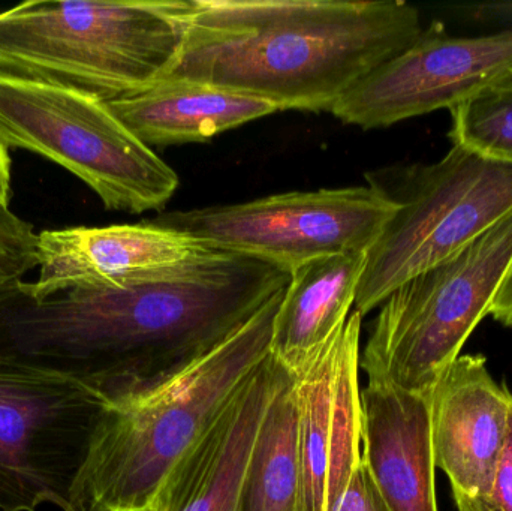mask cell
<instances>
[{
  "label": "cell",
  "instance_id": "1",
  "mask_svg": "<svg viewBox=\"0 0 512 511\" xmlns=\"http://www.w3.org/2000/svg\"><path fill=\"white\" fill-rule=\"evenodd\" d=\"M291 276L218 251L122 287L0 290V369L74 381L113 407L143 401L188 374Z\"/></svg>",
  "mask_w": 512,
  "mask_h": 511
},
{
  "label": "cell",
  "instance_id": "2",
  "mask_svg": "<svg viewBox=\"0 0 512 511\" xmlns=\"http://www.w3.org/2000/svg\"><path fill=\"white\" fill-rule=\"evenodd\" d=\"M423 30L418 9L399 0H195L170 77L255 96L277 110L331 111Z\"/></svg>",
  "mask_w": 512,
  "mask_h": 511
},
{
  "label": "cell",
  "instance_id": "3",
  "mask_svg": "<svg viewBox=\"0 0 512 511\" xmlns=\"http://www.w3.org/2000/svg\"><path fill=\"white\" fill-rule=\"evenodd\" d=\"M195 0H41L0 12V71L125 98L170 77Z\"/></svg>",
  "mask_w": 512,
  "mask_h": 511
},
{
  "label": "cell",
  "instance_id": "4",
  "mask_svg": "<svg viewBox=\"0 0 512 511\" xmlns=\"http://www.w3.org/2000/svg\"><path fill=\"white\" fill-rule=\"evenodd\" d=\"M283 293L161 392L107 408L81 479L78 511L152 509L170 471L267 359Z\"/></svg>",
  "mask_w": 512,
  "mask_h": 511
},
{
  "label": "cell",
  "instance_id": "5",
  "mask_svg": "<svg viewBox=\"0 0 512 511\" xmlns=\"http://www.w3.org/2000/svg\"><path fill=\"white\" fill-rule=\"evenodd\" d=\"M512 261V213L379 306L360 368L369 383L429 396L490 314Z\"/></svg>",
  "mask_w": 512,
  "mask_h": 511
},
{
  "label": "cell",
  "instance_id": "6",
  "mask_svg": "<svg viewBox=\"0 0 512 511\" xmlns=\"http://www.w3.org/2000/svg\"><path fill=\"white\" fill-rule=\"evenodd\" d=\"M0 141L38 153L83 180L108 210H159L180 179L104 99L0 71Z\"/></svg>",
  "mask_w": 512,
  "mask_h": 511
},
{
  "label": "cell",
  "instance_id": "7",
  "mask_svg": "<svg viewBox=\"0 0 512 511\" xmlns=\"http://www.w3.org/2000/svg\"><path fill=\"white\" fill-rule=\"evenodd\" d=\"M373 185L397 210L367 254L355 300L361 317L512 213V165L454 144L441 161L406 171L396 186Z\"/></svg>",
  "mask_w": 512,
  "mask_h": 511
},
{
  "label": "cell",
  "instance_id": "8",
  "mask_svg": "<svg viewBox=\"0 0 512 511\" xmlns=\"http://www.w3.org/2000/svg\"><path fill=\"white\" fill-rule=\"evenodd\" d=\"M396 210V201L369 183L176 210L147 222L188 234L218 251L254 258L291 276L318 258L369 252Z\"/></svg>",
  "mask_w": 512,
  "mask_h": 511
},
{
  "label": "cell",
  "instance_id": "9",
  "mask_svg": "<svg viewBox=\"0 0 512 511\" xmlns=\"http://www.w3.org/2000/svg\"><path fill=\"white\" fill-rule=\"evenodd\" d=\"M110 404L51 375L0 369V511L53 504L78 511V491Z\"/></svg>",
  "mask_w": 512,
  "mask_h": 511
},
{
  "label": "cell",
  "instance_id": "10",
  "mask_svg": "<svg viewBox=\"0 0 512 511\" xmlns=\"http://www.w3.org/2000/svg\"><path fill=\"white\" fill-rule=\"evenodd\" d=\"M510 68L512 29L450 36L436 24L355 83L330 113L346 125L388 128L433 111L453 110Z\"/></svg>",
  "mask_w": 512,
  "mask_h": 511
},
{
  "label": "cell",
  "instance_id": "11",
  "mask_svg": "<svg viewBox=\"0 0 512 511\" xmlns=\"http://www.w3.org/2000/svg\"><path fill=\"white\" fill-rule=\"evenodd\" d=\"M361 323L352 311L327 350L297 378L301 511H334L363 465Z\"/></svg>",
  "mask_w": 512,
  "mask_h": 511
},
{
  "label": "cell",
  "instance_id": "12",
  "mask_svg": "<svg viewBox=\"0 0 512 511\" xmlns=\"http://www.w3.org/2000/svg\"><path fill=\"white\" fill-rule=\"evenodd\" d=\"M218 252L188 234L141 224L71 227L38 234L39 278L33 294L72 285L122 287Z\"/></svg>",
  "mask_w": 512,
  "mask_h": 511
},
{
  "label": "cell",
  "instance_id": "13",
  "mask_svg": "<svg viewBox=\"0 0 512 511\" xmlns=\"http://www.w3.org/2000/svg\"><path fill=\"white\" fill-rule=\"evenodd\" d=\"M512 395L499 386L483 356H459L429 395L436 468L453 495L475 504L492 492L508 431Z\"/></svg>",
  "mask_w": 512,
  "mask_h": 511
},
{
  "label": "cell",
  "instance_id": "14",
  "mask_svg": "<svg viewBox=\"0 0 512 511\" xmlns=\"http://www.w3.org/2000/svg\"><path fill=\"white\" fill-rule=\"evenodd\" d=\"M283 374L268 354L170 471L150 511H240L249 456Z\"/></svg>",
  "mask_w": 512,
  "mask_h": 511
},
{
  "label": "cell",
  "instance_id": "15",
  "mask_svg": "<svg viewBox=\"0 0 512 511\" xmlns=\"http://www.w3.org/2000/svg\"><path fill=\"white\" fill-rule=\"evenodd\" d=\"M363 464L388 511H438L429 396L361 389Z\"/></svg>",
  "mask_w": 512,
  "mask_h": 511
},
{
  "label": "cell",
  "instance_id": "16",
  "mask_svg": "<svg viewBox=\"0 0 512 511\" xmlns=\"http://www.w3.org/2000/svg\"><path fill=\"white\" fill-rule=\"evenodd\" d=\"M367 254L328 255L291 273L274 318L270 353L295 378L309 371L348 321Z\"/></svg>",
  "mask_w": 512,
  "mask_h": 511
},
{
  "label": "cell",
  "instance_id": "17",
  "mask_svg": "<svg viewBox=\"0 0 512 511\" xmlns=\"http://www.w3.org/2000/svg\"><path fill=\"white\" fill-rule=\"evenodd\" d=\"M108 105L149 147L204 143L279 111L255 96L173 77L135 95L108 101Z\"/></svg>",
  "mask_w": 512,
  "mask_h": 511
},
{
  "label": "cell",
  "instance_id": "18",
  "mask_svg": "<svg viewBox=\"0 0 512 511\" xmlns=\"http://www.w3.org/2000/svg\"><path fill=\"white\" fill-rule=\"evenodd\" d=\"M240 511H301L297 378L286 369L256 434Z\"/></svg>",
  "mask_w": 512,
  "mask_h": 511
},
{
  "label": "cell",
  "instance_id": "19",
  "mask_svg": "<svg viewBox=\"0 0 512 511\" xmlns=\"http://www.w3.org/2000/svg\"><path fill=\"white\" fill-rule=\"evenodd\" d=\"M450 111L454 146L512 165V68Z\"/></svg>",
  "mask_w": 512,
  "mask_h": 511
},
{
  "label": "cell",
  "instance_id": "20",
  "mask_svg": "<svg viewBox=\"0 0 512 511\" xmlns=\"http://www.w3.org/2000/svg\"><path fill=\"white\" fill-rule=\"evenodd\" d=\"M39 267L38 234L9 206H0V290Z\"/></svg>",
  "mask_w": 512,
  "mask_h": 511
},
{
  "label": "cell",
  "instance_id": "21",
  "mask_svg": "<svg viewBox=\"0 0 512 511\" xmlns=\"http://www.w3.org/2000/svg\"><path fill=\"white\" fill-rule=\"evenodd\" d=\"M475 507L478 511H512V398L507 437L496 465L492 492L484 503Z\"/></svg>",
  "mask_w": 512,
  "mask_h": 511
},
{
  "label": "cell",
  "instance_id": "22",
  "mask_svg": "<svg viewBox=\"0 0 512 511\" xmlns=\"http://www.w3.org/2000/svg\"><path fill=\"white\" fill-rule=\"evenodd\" d=\"M370 482L364 464L354 474L334 511H369Z\"/></svg>",
  "mask_w": 512,
  "mask_h": 511
},
{
  "label": "cell",
  "instance_id": "23",
  "mask_svg": "<svg viewBox=\"0 0 512 511\" xmlns=\"http://www.w3.org/2000/svg\"><path fill=\"white\" fill-rule=\"evenodd\" d=\"M496 321L504 324V326L512 327V261L495 300H493L490 314Z\"/></svg>",
  "mask_w": 512,
  "mask_h": 511
},
{
  "label": "cell",
  "instance_id": "24",
  "mask_svg": "<svg viewBox=\"0 0 512 511\" xmlns=\"http://www.w3.org/2000/svg\"><path fill=\"white\" fill-rule=\"evenodd\" d=\"M11 197V156L9 147L0 141V206H9Z\"/></svg>",
  "mask_w": 512,
  "mask_h": 511
},
{
  "label": "cell",
  "instance_id": "25",
  "mask_svg": "<svg viewBox=\"0 0 512 511\" xmlns=\"http://www.w3.org/2000/svg\"><path fill=\"white\" fill-rule=\"evenodd\" d=\"M370 498H369V511H388L387 506H385L384 501L379 497L378 492H376L375 486H373L372 480H370Z\"/></svg>",
  "mask_w": 512,
  "mask_h": 511
},
{
  "label": "cell",
  "instance_id": "26",
  "mask_svg": "<svg viewBox=\"0 0 512 511\" xmlns=\"http://www.w3.org/2000/svg\"><path fill=\"white\" fill-rule=\"evenodd\" d=\"M454 501H456L457 509L459 511H478L477 507H475L474 503H471V501L466 500L465 497H459V495H453Z\"/></svg>",
  "mask_w": 512,
  "mask_h": 511
},
{
  "label": "cell",
  "instance_id": "27",
  "mask_svg": "<svg viewBox=\"0 0 512 511\" xmlns=\"http://www.w3.org/2000/svg\"><path fill=\"white\" fill-rule=\"evenodd\" d=\"M150 511V510H149Z\"/></svg>",
  "mask_w": 512,
  "mask_h": 511
}]
</instances>
